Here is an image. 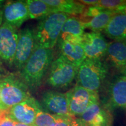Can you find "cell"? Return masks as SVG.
I'll use <instances>...</instances> for the list:
<instances>
[{
  "mask_svg": "<svg viewBox=\"0 0 126 126\" xmlns=\"http://www.w3.org/2000/svg\"><path fill=\"white\" fill-rule=\"evenodd\" d=\"M70 15L55 12L40 20L34 30L36 47L53 49L59 40L61 29Z\"/></svg>",
  "mask_w": 126,
  "mask_h": 126,
  "instance_id": "2",
  "label": "cell"
},
{
  "mask_svg": "<svg viewBox=\"0 0 126 126\" xmlns=\"http://www.w3.org/2000/svg\"><path fill=\"white\" fill-rule=\"evenodd\" d=\"M126 2V1L124 0H100L95 5L105 9L116 11Z\"/></svg>",
  "mask_w": 126,
  "mask_h": 126,
  "instance_id": "23",
  "label": "cell"
},
{
  "mask_svg": "<svg viewBox=\"0 0 126 126\" xmlns=\"http://www.w3.org/2000/svg\"><path fill=\"white\" fill-rule=\"evenodd\" d=\"M42 103L43 108L50 114L72 116L69 112L66 94L54 91H46L42 94Z\"/></svg>",
  "mask_w": 126,
  "mask_h": 126,
  "instance_id": "12",
  "label": "cell"
},
{
  "mask_svg": "<svg viewBox=\"0 0 126 126\" xmlns=\"http://www.w3.org/2000/svg\"><path fill=\"white\" fill-rule=\"evenodd\" d=\"M116 11L117 12H122V13L126 14V2L123 5H122L120 7H119Z\"/></svg>",
  "mask_w": 126,
  "mask_h": 126,
  "instance_id": "29",
  "label": "cell"
},
{
  "mask_svg": "<svg viewBox=\"0 0 126 126\" xmlns=\"http://www.w3.org/2000/svg\"><path fill=\"white\" fill-rule=\"evenodd\" d=\"M53 59L52 49L36 47L20 70L19 77L29 89L33 90L42 83Z\"/></svg>",
  "mask_w": 126,
  "mask_h": 126,
  "instance_id": "1",
  "label": "cell"
},
{
  "mask_svg": "<svg viewBox=\"0 0 126 126\" xmlns=\"http://www.w3.org/2000/svg\"><path fill=\"white\" fill-rule=\"evenodd\" d=\"M122 72H123V73L124 74V75H126V65L125 68H124V70H123Z\"/></svg>",
  "mask_w": 126,
  "mask_h": 126,
  "instance_id": "33",
  "label": "cell"
},
{
  "mask_svg": "<svg viewBox=\"0 0 126 126\" xmlns=\"http://www.w3.org/2000/svg\"><path fill=\"white\" fill-rule=\"evenodd\" d=\"M1 83H0V100H1Z\"/></svg>",
  "mask_w": 126,
  "mask_h": 126,
  "instance_id": "35",
  "label": "cell"
},
{
  "mask_svg": "<svg viewBox=\"0 0 126 126\" xmlns=\"http://www.w3.org/2000/svg\"><path fill=\"white\" fill-rule=\"evenodd\" d=\"M5 1H4V0H0V6L2 5V4H4Z\"/></svg>",
  "mask_w": 126,
  "mask_h": 126,
  "instance_id": "34",
  "label": "cell"
},
{
  "mask_svg": "<svg viewBox=\"0 0 126 126\" xmlns=\"http://www.w3.org/2000/svg\"><path fill=\"white\" fill-rule=\"evenodd\" d=\"M8 74L9 73L3 65L2 61L0 59V81Z\"/></svg>",
  "mask_w": 126,
  "mask_h": 126,
  "instance_id": "26",
  "label": "cell"
},
{
  "mask_svg": "<svg viewBox=\"0 0 126 126\" xmlns=\"http://www.w3.org/2000/svg\"></svg>",
  "mask_w": 126,
  "mask_h": 126,
  "instance_id": "36",
  "label": "cell"
},
{
  "mask_svg": "<svg viewBox=\"0 0 126 126\" xmlns=\"http://www.w3.org/2000/svg\"><path fill=\"white\" fill-rule=\"evenodd\" d=\"M55 120V115L41 110L36 115L33 126H51Z\"/></svg>",
  "mask_w": 126,
  "mask_h": 126,
  "instance_id": "22",
  "label": "cell"
},
{
  "mask_svg": "<svg viewBox=\"0 0 126 126\" xmlns=\"http://www.w3.org/2000/svg\"><path fill=\"white\" fill-rule=\"evenodd\" d=\"M29 19V13L25 1H9L3 6L4 22L17 29Z\"/></svg>",
  "mask_w": 126,
  "mask_h": 126,
  "instance_id": "11",
  "label": "cell"
},
{
  "mask_svg": "<svg viewBox=\"0 0 126 126\" xmlns=\"http://www.w3.org/2000/svg\"><path fill=\"white\" fill-rule=\"evenodd\" d=\"M105 10V9L99 7L96 5L88 6L86 7L85 11L82 15V18H83V20H81L82 22H86L90 19L92 18L93 17L96 16L100 12Z\"/></svg>",
  "mask_w": 126,
  "mask_h": 126,
  "instance_id": "24",
  "label": "cell"
},
{
  "mask_svg": "<svg viewBox=\"0 0 126 126\" xmlns=\"http://www.w3.org/2000/svg\"><path fill=\"white\" fill-rule=\"evenodd\" d=\"M27 5L29 19H42L53 13L54 11L43 0H27Z\"/></svg>",
  "mask_w": 126,
  "mask_h": 126,
  "instance_id": "20",
  "label": "cell"
},
{
  "mask_svg": "<svg viewBox=\"0 0 126 126\" xmlns=\"http://www.w3.org/2000/svg\"><path fill=\"white\" fill-rule=\"evenodd\" d=\"M116 12L115 11L105 9L87 21L82 22L83 26L85 28L91 30L93 32H100L105 29Z\"/></svg>",
  "mask_w": 126,
  "mask_h": 126,
  "instance_id": "19",
  "label": "cell"
},
{
  "mask_svg": "<svg viewBox=\"0 0 126 126\" xmlns=\"http://www.w3.org/2000/svg\"><path fill=\"white\" fill-rule=\"evenodd\" d=\"M97 126H112V119L109 120H108V122L105 123Z\"/></svg>",
  "mask_w": 126,
  "mask_h": 126,
  "instance_id": "30",
  "label": "cell"
},
{
  "mask_svg": "<svg viewBox=\"0 0 126 126\" xmlns=\"http://www.w3.org/2000/svg\"><path fill=\"white\" fill-rule=\"evenodd\" d=\"M98 1V0H81L79 1V2L85 6H93L96 5Z\"/></svg>",
  "mask_w": 126,
  "mask_h": 126,
  "instance_id": "27",
  "label": "cell"
},
{
  "mask_svg": "<svg viewBox=\"0 0 126 126\" xmlns=\"http://www.w3.org/2000/svg\"><path fill=\"white\" fill-rule=\"evenodd\" d=\"M18 37L16 28L2 23L0 26V59L9 67L13 65Z\"/></svg>",
  "mask_w": 126,
  "mask_h": 126,
  "instance_id": "7",
  "label": "cell"
},
{
  "mask_svg": "<svg viewBox=\"0 0 126 126\" xmlns=\"http://www.w3.org/2000/svg\"><path fill=\"white\" fill-rule=\"evenodd\" d=\"M110 102L115 108L126 109V76L122 75L114 79L110 86Z\"/></svg>",
  "mask_w": 126,
  "mask_h": 126,
  "instance_id": "17",
  "label": "cell"
},
{
  "mask_svg": "<svg viewBox=\"0 0 126 126\" xmlns=\"http://www.w3.org/2000/svg\"><path fill=\"white\" fill-rule=\"evenodd\" d=\"M85 29L81 19L70 16L63 25L57 43L65 41L81 42Z\"/></svg>",
  "mask_w": 126,
  "mask_h": 126,
  "instance_id": "13",
  "label": "cell"
},
{
  "mask_svg": "<svg viewBox=\"0 0 126 126\" xmlns=\"http://www.w3.org/2000/svg\"><path fill=\"white\" fill-rule=\"evenodd\" d=\"M58 45L60 56L77 67H79L86 59L81 42L65 41L58 43Z\"/></svg>",
  "mask_w": 126,
  "mask_h": 126,
  "instance_id": "15",
  "label": "cell"
},
{
  "mask_svg": "<svg viewBox=\"0 0 126 126\" xmlns=\"http://www.w3.org/2000/svg\"><path fill=\"white\" fill-rule=\"evenodd\" d=\"M15 126H31L26 125V124H22V123H19L16 122Z\"/></svg>",
  "mask_w": 126,
  "mask_h": 126,
  "instance_id": "32",
  "label": "cell"
},
{
  "mask_svg": "<svg viewBox=\"0 0 126 126\" xmlns=\"http://www.w3.org/2000/svg\"><path fill=\"white\" fill-rule=\"evenodd\" d=\"M41 110L40 104L35 98L31 96L9 109L8 116L14 122L32 126L36 115Z\"/></svg>",
  "mask_w": 126,
  "mask_h": 126,
  "instance_id": "9",
  "label": "cell"
},
{
  "mask_svg": "<svg viewBox=\"0 0 126 126\" xmlns=\"http://www.w3.org/2000/svg\"><path fill=\"white\" fill-rule=\"evenodd\" d=\"M71 126H88L85 123H84L81 120L79 119H76L74 118V119L72 121Z\"/></svg>",
  "mask_w": 126,
  "mask_h": 126,
  "instance_id": "28",
  "label": "cell"
},
{
  "mask_svg": "<svg viewBox=\"0 0 126 126\" xmlns=\"http://www.w3.org/2000/svg\"><path fill=\"white\" fill-rule=\"evenodd\" d=\"M104 32L113 40L126 42V14L116 12L104 30Z\"/></svg>",
  "mask_w": 126,
  "mask_h": 126,
  "instance_id": "16",
  "label": "cell"
},
{
  "mask_svg": "<svg viewBox=\"0 0 126 126\" xmlns=\"http://www.w3.org/2000/svg\"><path fill=\"white\" fill-rule=\"evenodd\" d=\"M67 94L68 110L71 116H79L88 107L94 102L99 101L97 92L88 90L77 85Z\"/></svg>",
  "mask_w": 126,
  "mask_h": 126,
  "instance_id": "6",
  "label": "cell"
},
{
  "mask_svg": "<svg viewBox=\"0 0 126 126\" xmlns=\"http://www.w3.org/2000/svg\"><path fill=\"white\" fill-rule=\"evenodd\" d=\"M2 15H3V7L2 5L0 6V26L2 25Z\"/></svg>",
  "mask_w": 126,
  "mask_h": 126,
  "instance_id": "31",
  "label": "cell"
},
{
  "mask_svg": "<svg viewBox=\"0 0 126 126\" xmlns=\"http://www.w3.org/2000/svg\"><path fill=\"white\" fill-rule=\"evenodd\" d=\"M105 56L110 65L123 71L126 65V42L113 40L109 43Z\"/></svg>",
  "mask_w": 126,
  "mask_h": 126,
  "instance_id": "14",
  "label": "cell"
},
{
  "mask_svg": "<svg viewBox=\"0 0 126 126\" xmlns=\"http://www.w3.org/2000/svg\"><path fill=\"white\" fill-rule=\"evenodd\" d=\"M108 73V66L101 59H85L78 67L77 85L97 92Z\"/></svg>",
  "mask_w": 126,
  "mask_h": 126,
  "instance_id": "3",
  "label": "cell"
},
{
  "mask_svg": "<svg viewBox=\"0 0 126 126\" xmlns=\"http://www.w3.org/2000/svg\"><path fill=\"white\" fill-rule=\"evenodd\" d=\"M0 110H8L31 96L29 88L20 77L9 74L0 81Z\"/></svg>",
  "mask_w": 126,
  "mask_h": 126,
  "instance_id": "4",
  "label": "cell"
},
{
  "mask_svg": "<svg viewBox=\"0 0 126 126\" xmlns=\"http://www.w3.org/2000/svg\"><path fill=\"white\" fill-rule=\"evenodd\" d=\"M74 118L73 116L55 115L54 122L51 126H71L72 121Z\"/></svg>",
  "mask_w": 126,
  "mask_h": 126,
  "instance_id": "25",
  "label": "cell"
},
{
  "mask_svg": "<svg viewBox=\"0 0 126 126\" xmlns=\"http://www.w3.org/2000/svg\"><path fill=\"white\" fill-rule=\"evenodd\" d=\"M36 48L33 30L25 28L19 32V37L13 65L20 71Z\"/></svg>",
  "mask_w": 126,
  "mask_h": 126,
  "instance_id": "8",
  "label": "cell"
},
{
  "mask_svg": "<svg viewBox=\"0 0 126 126\" xmlns=\"http://www.w3.org/2000/svg\"><path fill=\"white\" fill-rule=\"evenodd\" d=\"M78 70V67L60 56L50 65L47 83L54 88H67L77 77Z\"/></svg>",
  "mask_w": 126,
  "mask_h": 126,
  "instance_id": "5",
  "label": "cell"
},
{
  "mask_svg": "<svg viewBox=\"0 0 126 126\" xmlns=\"http://www.w3.org/2000/svg\"><path fill=\"white\" fill-rule=\"evenodd\" d=\"M104 110L99 101L94 102L91 105L83 112L79 116L81 120L86 125L90 126L96 117L100 114Z\"/></svg>",
  "mask_w": 126,
  "mask_h": 126,
  "instance_id": "21",
  "label": "cell"
},
{
  "mask_svg": "<svg viewBox=\"0 0 126 126\" xmlns=\"http://www.w3.org/2000/svg\"><path fill=\"white\" fill-rule=\"evenodd\" d=\"M81 43L86 59H101L106 54L108 43L100 32L84 33Z\"/></svg>",
  "mask_w": 126,
  "mask_h": 126,
  "instance_id": "10",
  "label": "cell"
},
{
  "mask_svg": "<svg viewBox=\"0 0 126 126\" xmlns=\"http://www.w3.org/2000/svg\"><path fill=\"white\" fill-rule=\"evenodd\" d=\"M54 12H59L68 15H82L86 6L79 1L72 0H43Z\"/></svg>",
  "mask_w": 126,
  "mask_h": 126,
  "instance_id": "18",
  "label": "cell"
}]
</instances>
